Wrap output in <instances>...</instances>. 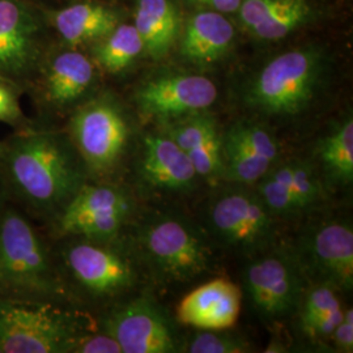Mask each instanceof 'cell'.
Segmentation results:
<instances>
[{
  "label": "cell",
  "mask_w": 353,
  "mask_h": 353,
  "mask_svg": "<svg viewBox=\"0 0 353 353\" xmlns=\"http://www.w3.org/2000/svg\"><path fill=\"white\" fill-rule=\"evenodd\" d=\"M6 169L20 198L42 212L63 210L80 189L74 154L52 132L19 137L7 150Z\"/></svg>",
  "instance_id": "1"
},
{
  "label": "cell",
  "mask_w": 353,
  "mask_h": 353,
  "mask_svg": "<svg viewBox=\"0 0 353 353\" xmlns=\"http://www.w3.org/2000/svg\"><path fill=\"white\" fill-rule=\"evenodd\" d=\"M58 292L49 254L34 228L13 210L1 211L0 297L45 301Z\"/></svg>",
  "instance_id": "2"
},
{
  "label": "cell",
  "mask_w": 353,
  "mask_h": 353,
  "mask_svg": "<svg viewBox=\"0 0 353 353\" xmlns=\"http://www.w3.org/2000/svg\"><path fill=\"white\" fill-rule=\"evenodd\" d=\"M72 318L54 305L0 297V353L71 352Z\"/></svg>",
  "instance_id": "3"
},
{
  "label": "cell",
  "mask_w": 353,
  "mask_h": 353,
  "mask_svg": "<svg viewBox=\"0 0 353 353\" xmlns=\"http://www.w3.org/2000/svg\"><path fill=\"white\" fill-rule=\"evenodd\" d=\"M321 76L322 57L318 51H285L259 71L248 92V102L263 113H300L313 100Z\"/></svg>",
  "instance_id": "4"
},
{
  "label": "cell",
  "mask_w": 353,
  "mask_h": 353,
  "mask_svg": "<svg viewBox=\"0 0 353 353\" xmlns=\"http://www.w3.org/2000/svg\"><path fill=\"white\" fill-rule=\"evenodd\" d=\"M141 246L153 267L169 280H192L211 265V252L202 237L172 217H160L144 228Z\"/></svg>",
  "instance_id": "5"
},
{
  "label": "cell",
  "mask_w": 353,
  "mask_h": 353,
  "mask_svg": "<svg viewBox=\"0 0 353 353\" xmlns=\"http://www.w3.org/2000/svg\"><path fill=\"white\" fill-rule=\"evenodd\" d=\"M76 148L93 172L103 173L122 156L128 126L119 108L108 99L88 102L76 112L71 121Z\"/></svg>",
  "instance_id": "6"
},
{
  "label": "cell",
  "mask_w": 353,
  "mask_h": 353,
  "mask_svg": "<svg viewBox=\"0 0 353 353\" xmlns=\"http://www.w3.org/2000/svg\"><path fill=\"white\" fill-rule=\"evenodd\" d=\"M131 201L113 186H81L59 217L61 232L89 240L113 239L126 223Z\"/></svg>",
  "instance_id": "7"
},
{
  "label": "cell",
  "mask_w": 353,
  "mask_h": 353,
  "mask_svg": "<svg viewBox=\"0 0 353 353\" xmlns=\"http://www.w3.org/2000/svg\"><path fill=\"white\" fill-rule=\"evenodd\" d=\"M26 0H0V76L24 77L37 65L42 28Z\"/></svg>",
  "instance_id": "8"
},
{
  "label": "cell",
  "mask_w": 353,
  "mask_h": 353,
  "mask_svg": "<svg viewBox=\"0 0 353 353\" xmlns=\"http://www.w3.org/2000/svg\"><path fill=\"white\" fill-rule=\"evenodd\" d=\"M210 217L219 237L234 248L258 249L272 236V214L258 195H221L211 207Z\"/></svg>",
  "instance_id": "9"
},
{
  "label": "cell",
  "mask_w": 353,
  "mask_h": 353,
  "mask_svg": "<svg viewBox=\"0 0 353 353\" xmlns=\"http://www.w3.org/2000/svg\"><path fill=\"white\" fill-rule=\"evenodd\" d=\"M217 99V89L201 75H166L144 83L137 92V102L144 114L170 118L201 113Z\"/></svg>",
  "instance_id": "10"
},
{
  "label": "cell",
  "mask_w": 353,
  "mask_h": 353,
  "mask_svg": "<svg viewBox=\"0 0 353 353\" xmlns=\"http://www.w3.org/2000/svg\"><path fill=\"white\" fill-rule=\"evenodd\" d=\"M105 332L119 343L123 353L176 351V338L166 318L144 299L114 310L105 322Z\"/></svg>",
  "instance_id": "11"
},
{
  "label": "cell",
  "mask_w": 353,
  "mask_h": 353,
  "mask_svg": "<svg viewBox=\"0 0 353 353\" xmlns=\"http://www.w3.org/2000/svg\"><path fill=\"white\" fill-rule=\"evenodd\" d=\"M245 287L256 310L270 318L288 314L301 293V278L284 254L256 259L248 267Z\"/></svg>",
  "instance_id": "12"
},
{
  "label": "cell",
  "mask_w": 353,
  "mask_h": 353,
  "mask_svg": "<svg viewBox=\"0 0 353 353\" xmlns=\"http://www.w3.org/2000/svg\"><path fill=\"white\" fill-rule=\"evenodd\" d=\"M67 267L79 284L96 296H112L134 283V270L118 252L93 243H76L65 252Z\"/></svg>",
  "instance_id": "13"
},
{
  "label": "cell",
  "mask_w": 353,
  "mask_h": 353,
  "mask_svg": "<svg viewBox=\"0 0 353 353\" xmlns=\"http://www.w3.org/2000/svg\"><path fill=\"white\" fill-rule=\"evenodd\" d=\"M240 288L227 279H214L190 292L179 303V322L202 330L232 327L240 316Z\"/></svg>",
  "instance_id": "14"
},
{
  "label": "cell",
  "mask_w": 353,
  "mask_h": 353,
  "mask_svg": "<svg viewBox=\"0 0 353 353\" xmlns=\"http://www.w3.org/2000/svg\"><path fill=\"white\" fill-rule=\"evenodd\" d=\"M305 252L316 272L330 285L351 290L353 285V232L351 225L328 223L316 228L305 241Z\"/></svg>",
  "instance_id": "15"
},
{
  "label": "cell",
  "mask_w": 353,
  "mask_h": 353,
  "mask_svg": "<svg viewBox=\"0 0 353 353\" xmlns=\"http://www.w3.org/2000/svg\"><path fill=\"white\" fill-rule=\"evenodd\" d=\"M239 13L252 36L278 41L305 24L312 7L307 0H241Z\"/></svg>",
  "instance_id": "16"
},
{
  "label": "cell",
  "mask_w": 353,
  "mask_h": 353,
  "mask_svg": "<svg viewBox=\"0 0 353 353\" xmlns=\"http://www.w3.org/2000/svg\"><path fill=\"white\" fill-rule=\"evenodd\" d=\"M94 79V65L87 55L76 50L61 51L45 67L43 94L54 106H67L80 100Z\"/></svg>",
  "instance_id": "17"
},
{
  "label": "cell",
  "mask_w": 353,
  "mask_h": 353,
  "mask_svg": "<svg viewBox=\"0 0 353 353\" xmlns=\"http://www.w3.org/2000/svg\"><path fill=\"white\" fill-rule=\"evenodd\" d=\"M169 137L189 156L198 176H223V139L212 117L196 113L173 127Z\"/></svg>",
  "instance_id": "18"
},
{
  "label": "cell",
  "mask_w": 353,
  "mask_h": 353,
  "mask_svg": "<svg viewBox=\"0 0 353 353\" xmlns=\"http://www.w3.org/2000/svg\"><path fill=\"white\" fill-rule=\"evenodd\" d=\"M141 172L153 186L169 190L189 189L198 176L189 156L163 135L145 137Z\"/></svg>",
  "instance_id": "19"
},
{
  "label": "cell",
  "mask_w": 353,
  "mask_h": 353,
  "mask_svg": "<svg viewBox=\"0 0 353 353\" xmlns=\"http://www.w3.org/2000/svg\"><path fill=\"white\" fill-rule=\"evenodd\" d=\"M236 37L224 13L203 10L190 17L181 41V52L196 63H212L227 54Z\"/></svg>",
  "instance_id": "20"
},
{
  "label": "cell",
  "mask_w": 353,
  "mask_h": 353,
  "mask_svg": "<svg viewBox=\"0 0 353 353\" xmlns=\"http://www.w3.org/2000/svg\"><path fill=\"white\" fill-rule=\"evenodd\" d=\"M52 24L65 43L79 46L108 36L118 26V14L106 6L84 1L59 10Z\"/></svg>",
  "instance_id": "21"
},
{
  "label": "cell",
  "mask_w": 353,
  "mask_h": 353,
  "mask_svg": "<svg viewBox=\"0 0 353 353\" xmlns=\"http://www.w3.org/2000/svg\"><path fill=\"white\" fill-rule=\"evenodd\" d=\"M179 14L170 0H139L134 26L152 58H163L179 34Z\"/></svg>",
  "instance_id": "22"
},
{
  "label": "cell",
  "mask_w": 353,
  "mask_h": 353,
  "mask_svg": "<svg viewBox=\"0 0 353 353\" xmlns=\"http://www.w3.org/2000/svg\"><path fill=\"white\" fill-rule=\"evenodd\" d=\"M143 51L144 45L134 24H118L108 36L96 41L93 55L105 71L118 74L126 70Z\"/></svg>",
  "instance_id": "23"
},
{
  "label": "cell",
  "mask_w": 353,
  "mask_h": 353,
  "mask_svg": "<svg viewBox=\"0 0 353 353\" xmlns=\"http://www.w3.org/2000/svg\"><path fill=\"white\" fill-rule=\"evenodd\" d=\"M223 174L233 182L252 185L268 173L271 163L255 154L230 128L223 139Z\"/></svg>",
  "instance_id": "24"
},
{
  "label": "cell",
  "mask_w": 353,
  "mask_h": 353,
  "mask_svg": "<svg viewBox=\"0 0 353 353\" xmlns=\"http://www.w3.org/2000/svg\"><path fill=\"white\" fill-rule=\"evenodd\" d=\"M319 156L331 178L348 185L353 179V121L345 118L319 145Z\"/></svg>",
  "instance_id": "25"
},
{
  "label": "cell",
  "mask_w": 353,
  "mask_h": 353,
  "mask_svg": "<svg viewBox=\"0 0 353 353\" xmlns=\"http://www.w3.org/2000/svg\"><path fill=\"white\" fill-rule=\"evenodd\" d=\"M270 176L287 185L301 201L305 208L316 204L322 198V186L313 169L303 163L281 165Z\"/></svg>",
  "instance_id": "26"
},
{
  "label": "cell",
  "mask_w": 353,
  "mask_h": 353,
  "mask_svg": "<svg viewBox=\"0 0 353 353\" xmlns=\"http://www.w3.org/2000/svg\"><path fill=\"white\" fill-rule=\"evenodd\" d=\"M258 196L272 214H294L305 208L301 201L287 185L281 183L270 174H265L261 179Z\"/></svg>",
  "instance_id": "27"
},
{
  "label": "cell",
  "mask_w": 353,
  "mask_h": 353,
  "mask_svg": "<svg viewBox=\"0 0 353 353\" xmlns=\"http://www.w3.org/2000/svg\"><path fill=\"white\" fill-rule=\"evenodd\" d=\"M336 306H341V301L332 285L325 284L310 290L305 299L301 312V328L303 332L307 335L318 318Z\"/></svg>",
  "instance_id": "28"
},
{
  "label": "cell",
  "mask_w": 353,
  "mask_h": 353,
  "mask_svg": "<svg viewBox=\"0 0 353 353\" xmlns=\"http://www.w3.org/2000/svg\"><path fill=\"white\" fill-rule=\"evenodd\" d=\"M232 130L243 140L252 151L274 164L280 154L276 139L265 130V127L254 123H237Z\"/></svg>",
  "instance_id": "29"
},
{
  "label": "cell",
  "mask_w": 353,
  "mask_h": 353,
  "mask_svg": "<svg viewBox=\"0 0 353 353\" xmlns=\"http://www.w3.org/2000/svg\"><path fill=\"white\" fill-rule=\"evenodd\" d=\"M249 351V344L232 334L199 332L190 343L191 353H242Z\"/></svg>",
  "instance_id": "30"
},
{
  "label": "cell",
  "mask_w": 353,
  "mask_h": 353,
  "mask_svg": "<svg viewBox=\"0 0 353 353\" xmlns=\"http://www.w3.org/2000/svg\"><path fill=\"white\" fill-rule=\"evenodd\" d=\"M76 353H122L119 343L108 332L77 338L71 350Z\"/></svg>",
  "instance_id": "31"
},
{
  "label": "cell",
  "mask_w": 353,
  "mask_h": 353,
  "mask_svg": "<svg viewBox=\"0 0 353 353\" xmlns=\"http://www.w3.org/2000/svg\"><path fill=\"white\" fill-rule=\"evenodd\" d=\"M0 121L16 125L23 121V112L12 89L0 83Z\"/></svg>",
  "instance_id": "32"
},
{
  "label": "cell",
  "mask_w": 353,
  "mask_h": 353,
  "mask_svg": "<svg viewBox=\"0 0 353 353\" xmlns=\"http://www.w3.org/2000/svg\"><path fill=\"white\" fill-rule=\"evenodd\" d=\"M331 339L336 350L341 352H352L353 350V310L348 309L344 312L341 323L331 334Z\"/></svg>",
  "instance_id": "33"
},
{
  "label": "cell",
  "mask_w": 353,
  "mask_h": 353,
  "mask_svg": "<svg viewBox=\"0 0 353 353\" xmlns=\"http://www.w3.org/2000/svg\"><path fill=\"white\" fill-rule=\"evenodd\" d=\"M343 314H344V312L341 310V306H336V307L331 309L330 312L318 318V321L310 330V332L307 334V336H310L313 339L331 336L335 327L341 323Z\"/></svg>",
  "instance_id": "34"
},
{
  "label": "cell",
  "mask_w": 353,
  "mask_h": 353,
  "mask_svg": "<svg viewBox=\"0 0 353 353\" xmlns=\"http://www.w3.org/2000/svg\"><path fill=\"white\" fill-rule=\"evenodd\" d=\"M191 4L216 12L237 13L240 8L241 0H188Z\"/></svg>",
  "instance_id": "35"
}]
</instances>
